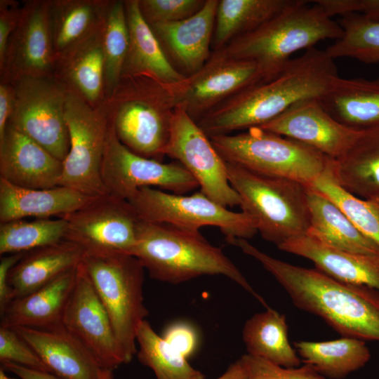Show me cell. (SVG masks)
Listing matches in <instances>:
<instances>
[{"instance_id":"cell-37","label":"cell","mask_w":379,"mask_h":379,"mask_svg":"<svg viewBox=\"0 0 379 379\" xmlns=\"http://www.w3.org/2000/svg\"><path fill=\"white\" fill-rule=\"evenodd\" d=\"M67 222L63 218L33 221L13 220L0 224L1 255L27 253L65 239Z\"/></svg>"},{"instance_id":"cell-32","label":"cell","mask_w":379,"mask_h":379,"mask_svg":"<svg viewBox=\"0 0 379 379\" xmlns=\"http://www.w3.org/2000/svg\"><path fill=\"white\" fill-rule=\"evenodd\" d=\"M242 338L250 355L286 368L298 367L301 364L289 342L285 316L270 307L245 322Z\"/></svg>"},{"instance_id":"cell-29","label":"cell","mask_w":379,"mask_h":379,"mask_svg":"<svg viewBox=\"0 0 379 379\" xmlns=\"http://www.w3.org/2000/svg\"><path fill=\"white\" fill-rule=\"evenodd\" d=\"M321 101L331 116L348 128L364 131L379 126V77H340Z\"/></svg>"},{"instance_id":"cell-40","label":"cell","mask_w":379,"mask_h":379,"mask_svg":"<svg viewBox=\"0 0 379 379\" xmlns=\"http://www.w3.org/2000/svg\"><path fill=\"white\" fill-rule=\"evenodd\" d=\"M206 0H138L140 11L149 25L185 20L195 14Z\"/></svg>"},{"instance_id":"cell-2","label":"cell","mask_w":379,"mask_h":379,"mask_svg":"<svg viewBox=\"0 0 379 379\" xmlns=\"http://www.w3.org/2000/svg\"><path fill=\"white\" fill-rule=\"evenodd\" d=\"M232 245L258 260L298 309L324 320L343 337L379 342V291L338 281L317 269L294 265L261 251L247 239Z\"/></svg>"},{"instance_id":"cell-35","label":"cell","mask_w":379,"mask_h":379,"mask_svg":"<svg viewBox=\"0 0 379 379\" xmlns=\"http://www.w3.org/2000/svg\"><path fill=\"white\" fill-rule=\"evenodd\" d=\"M136 342L139 361L152 369L157 379H205V375L159 335L145 319L138 328Z\"/></svg>"},{"instance_id":"cell-36","label":"cell","mask_w":379,"mask_h":379,"mask_svg":"<svg viewBox=\"0 0 379 379\" xmlns=\"http://www.w3.org/2000/svg\"><path fill=\"white\" fill-rule=\"evenodd\" d=\"M102 45L105 100L121 79L128 50L129 34L124 0L109 1L102 26Z\"/></svg>"},{"instance_id":"cell-11","label":"cell","mask_w":379,"mask_h":379,"mask_svg":"<svg viewBox=\"0 0 379 379\" xmlns=\"http://www.w3.org/2000/svg\"><path fill=\"white\" fill-rule=\"evenodd\" d=\"M10 84L14 91V105L8 126L63 161L69 149L65 88L53 76L22 77Z\"/></svg>"},{"instance_id":"cell-4","label":"cell","mask_w":379,"mask_h":379,"mask_svg":"<svg viewBox=\"0 0 379 379\" xmlns=\"http://www.w3.org/2000/svg\"><path fill=\"white\" fill-rule=\"evenodd\" d=\"M294 1L254 30L231 41L223 49L229 55L255 62L265 80L278 74L302 49L319 41L338 39L343 29L317 4Z\"/></svg>"},{"instance_id":"cell-20","label":"cell","mask_w":379,"mask_h":379,"mask_svg":"<svg viewBox=\"0 0 379 379\" xmlns=\"http://www.w3.org/2000/svg\"><path fill=\"white\" fill-rule=\"evenodd\" d=\"M62 173L60 161L36 142L7 126L0 140V178L28 189L59 186Z\"/></svg>"},{"instance_id":"cell-17","label":"cell","mask_w":379,"mask_h":379,"mask_svg":"<svg viewBox=\"0 0 379 379\" xmlns=\"http://www.w3.org/2000/svg\"><path fill=\"white\" fill-rule=\"evenodd\" d=\"M47 4L48 0L22 3L20 20L0 64V82L10 84L22 77L52 76L55 55Z\"/></svg>"},{"instance_id":"cell-13","label":"cell","mask_w":379,"mask_h":379,"mask_svg":"<svg viewBox=\"0 0 379 379\" xmlns=\"http://www.w3.org/2000/svg\"><path fill=\"white\" fill-rule=\"evenodd\" d=\"M101 176L108 194L126 200L142 187H157L173 194H185L199 187L179 162L165 164L131 151L118 139L110 123Z\"/></svg>"},{"instance_id":"cell-38","label":"cell","mask_w":379,"mask_h":379,"mask_svg":"<svg viewBox=\"0 0 379 379\" xmlns=\"http://www.w3.org/2000/svg\"><path fill=\"white\" fill-rule=\"evenodd\" d=\"M342 36L325 51L334 60L350 58L364 63L379 62V22L360 14H348L338 21Z\"/></svg>"},{"instance_id":"cell-3","label":"cell","mask_w":379,"mask_h":379,"mask_svg":"<svg viewBox=\"0 0 379 379\" xmlns=\"http://www.w3.org/2000/svg\"><path fill=\"white\" fill-rule=\"evenodd\" d=\"M132 255L154 279L177 284L204 275H223L269 307L222 249L209 244L200 232L140 220Z\"/></svg>"},{"instance_id":"cell-39","label":"cell","mask_w":379,"mask_h":379,"mask_svg":"<svg viewBox=\"0 0 379 379\" xmlns=\"http://www.w3.org/2000/svg\"><path fill=\"white\" fill-rule=\"evenodd\" d=\"M331 164L310 187L336 203L358 229L379 247V197L364 199L347 192L333 178Z\"/></svg>"},{"instance_id":"cell-43","label":"cell","mask_w":379,"mask_h":379,"mask_svg":"<svg viewBox=\"0 0 379 379\" xmlns=\"http://www.w3.org/2000/svg\"><path fill=\"white\" fill-rule=\"evenodd\" d=\"M333 18L348 14H360L368 20L379 22V0H315Z\"/></svg>"},{"instance_id":"cell-8","label":"cell","mask_w":379,"mask_h":379,"mask_svg":"<svg viewBox=\"0 0 379 379\" xmlns=\"http://www.w3.org/2000/svg\"><path fill=\"white\" fill-rule=\"evenodd\" d=\"M82 265L110 318L126 364L137 353L136 334L149 314L144 304L145 268L134 255L85 253Z\"/></svg>"},{"instance_id":"cell-25","label":"cell","mask_w":379,"mask_h":379,"mask_svg":"<svg viewBox=\"0 0 379 379\" xmlns=\"http://www.w3.org/2000/svg\"><path fill=\"white\" fill-rule=\"evenodd\" d=\"M85 253L82 246L67 239L25 253L8 274L11 300L76 269L83 261Z\"/></svg>"},{"instance_id":"cell-44","label":"cell","mask_w":379,"mask_h":379,"mask_svg":"<svg viewBox=\"0 0 379 379\" xmlns=\"http://www.w3.org/2000/svg\"><path fill=\"white\" fill-rule=\"evenodd\" d=\"M177 352L185 358L197 349L198 340L194 328L184 322L168 326L162 336Z\"/></svg>"},{"instance_id":"cell-28","label":"cell","mask_w":379,"mask_h":379,"mask_svg":"<svg viewBox=\"0 0 379 379\" xmlns=\"http://www.w3.org/2000/svg\"><path fill=\"white\" fill-rule=\"evenodd\" d=\"M310 227L307 234L331 247L379 256V247L365 236L333 200L308 186Z\"/></svg>"},{"instance_id":"cell-26","label":"cell","mask_w":379,"mask_h":379,"mask_svg":"<svg viewBox=\"0 0 379 379\" xmlns=\"http://www.w3.org/2000/svg\"><path fill=\"white\" fill-rule=\"evenodd\" d=\"M95 197L63 186L39 190L20 187L0 178V222L27 217L60 218L79 209Z\"/></svg>"},{"instance_id":"cell-46","label":"cell","mask_w":379,"mask_h":379,"mask_svg":"<svg viewBox=\"0 0 379 379\" xmlns=\"http://www.w3.org/2000/svg\"><path fill=\"white\" fill-rule=\"evenodd\" d=\"M25 253L8 254L0 260V311L11 301V291L8 284L10 270L18 262Z\"/></svg>"},{"instance_id":"cell-50","label":"cell","mask_w":379,"mask_h":379,"mask_svg":"<svg viewBox=\"0 0 379 379\" xmlns=\"http://www.w3.org/2000/svg\"><path fill=\"white\" fill-rule=\"evenodd\" d=\"M0 379H15V378L8 377L6 374L5 370L3 369L2 368H1V369H0Z\"/></svg>"},{"instance_id":"cell-22","label":"cell","mask_w":379,"mask_h":379,"mask_svg":"<svg viewBox=\"0 0 379 379\" xmlns=\"http://www.w3.org/2000/svg\"><path fill=\"white\" fill-rule=\"evenodd\" d=\"M102 26L56 55L52 74L67 92L93 107L105 100Z\"/></svg>"},{"instance_id":"cell-7","label":"cell","mask_w":379,"mask_h":379,"mask_svg":"<svg viewBox=\"0 0 379 379\" xmlns=\"http://www.w3.org/2000/svg\"><path fill=\"white\" fill-rule=\"evenodd\" d=\"M226 164L230 183L241 200L239 206L253 218L265 240L278 246L287 239L307 234L308 186Z\"/></svg>"},{"instance_id":"cell-9","label":"cell","mask_w":379,"mask_h":379,"mask_svg":"<svg viewBox=\"0 0 379 379\" xmlns=\"http://www.w3.org/2000/svg\"><path fill=\"white\" fill-rule=\"evenodd\" d=\"M127 201L138 218L149 222L168 224L194 233L204 226H215L225 239L248 240L258 232L248 214L231 211L201 192L187 196L146 187L138 189Z\"/></svg>"},{"instance_id":"cell-31","label":"cell","mask_w":379,"mask_h":379,"mask_svg":"<svg viewBox=\"0 0 379 379\" xmlns=\"http://www.w3.org/2000/svg\"><path fill=\"white\" fill-rule=\"evenodd\" d=\"M109 1L48 0V18L55 55L98 29Z\"/></svg>"},{"instance_id":"cell-10","label":"cell","mask_w":379,"mask_h":379,"mask_svg":"<svg viewBox=\"0 0 379 379\" xmlns=\"http://www.w3.org/2000/svg\"><path fill=\"white\" fill-rule=\"evenodd\" d=\"M65 117L69 135V149L62 161L59 186L89 197L108 192L102 182L101 167L109 126L101 106L93 107L67 92Z\"/></svg>"},{"instance_id":"cell-15","label":"cell","mask_w":379,"mask_h":379,"mask_svg":"<svg viewBox=\"0 0 379 379\" xmlns=\"http://www.w3.org/2000/svg\"><path fill=\"white\" fill-rule=\"evenodd\" d=\"M60 218L67 222L65 239L78 244L86 252L132 255L140 219L126 199L109 194L96 197Z\"/></svg>"},{"instance_id":"cell-49","label":"cell","mask_w":379,"mask_h":379,"mask_svg":"<svg viewBox=\"0 0 379 379\" xmlns=\"http://www.w3.org/2000/svg\"><path fill=\"white\" fill-rule=\"evenodd\" d=\"M216 379H247V373L241 358L230 365L226 371Z\"/></svg>"},{"instance_id":"cell-34","label":"cell","mask_w":379,"mask_h":379,"mask_svg":"<svg viewBox=\"0 0 379 379\" xmlns=\"http://www.w3.org/2000/svg\"><path fill=\"white\" fill-rule=\"evenodd\" d=\"M294 0H219L213 36V51L258 28Z\"/></svg>"},{"instance_id":"cell-1","label":"cell","mask_w":379,"mask_h":379,"mask_svg":"<svg viewBox=\"0 0 379 379\" xmlns=\"http://www.w3.org/2000/svg\"><path fill=\"white\" fill-rule=\"evenodd\" d=\"M339 77L335 60L313 47L273 78L241 91L197 123L208 137L260 127L300 100L321 99Z\"/></svg>"},{"instance_id":"cell-48","label":"cell","mask_w":379,"mask_h":379,"mask_svg":"<svg viewBox=\"0 0 379 379\" xmlns=\"http://www.w3.org/2000/svg\"><path fill=\"white\" fill-rule=\"evenodd\" d=\"M2 368L15 374L20 379H61L51 373L36 371L13 363L3 364Z\"/></svg>"},{"instance_id":"cell-18","label":"cell","mask_w":379,"mask_h":379,"mask_svg":"<svg viewBox=\"0 0 379 379\" xmlns=\"http://www.w3.org/2000/svg\"><path fill=\"white\" fill-rule=\"evenodd\" d=\"M260 127L302 142L334 160L344 156L363 131L337 121L319 98L300 100Z\"/></svg>"},{"instance_id":"cell-30","label":"cell","mask_w":379,"mask_h":379,"mask_svg":"<svg viewBox=\"0 0 379 379\" xmlns=\"http://www.w3.org/2000/svg\"><path fill=\"white\" fill-rule=\"evenodd\" d=\"M331 174L359 198L379 197V126L363 131L344 156L333 160Z\"/></svg>"},{"instance_id":"cell-14","label":"cell","mask_w":379,"mask_h":379,"mask_svg":"<svg viewBox=\"0 0 379 379\" xmlns=\"http://www.w3.org/2000/svg\"><path fill=\"white\" fill-rule=\"evenodd\" d=\"M164 155L178 161L197 180L201 192L224 207L240 206L227 164L209 137L183 109L175 108Z\"/></svg>"},{"instance_id":"cell-47","label":"cell","mask_w":379,"mask_h":379,"mask_svg":"<svg viewBox=\"0 0 379 379\" xmlns=\"http://www.w3.org/2000/svg\"><path fill=\"white\" fill-rule=\"evenodd\" d=\"M14 105V91L11 84L0 82V140L5 134Z\"/></svg>"},{"instance_id":"cell-23","label":"cell","mask_w":379,"mask_h":379,"mask_svg":"<svg viewBox=\"0 0 379 379\" xmlns=\"http://www.w3.org/2000/svg\"><path fill=\"white\" fill-rule=\"evenodd\" d=\"M277 247L311 260L316 269L338 281L379 291V256L337 249L307 234L287 239Z\"/></svg>"},{"instance_id":"cell-16","label":"cell","mask_w":379,"mask_h":379,"mask_svg":"<svg viewBox=\"0 0 379 379\" xmlns=\"http://www.w3.org/2000/svg\"><path fill=\"white\" fill-rule=\"evenodd\" d=\"M62 324L105 368L113 371L126 364L108 313L82 263L77 267Z\"/></svg>"},{"instance_id":"cell-33","label":"cell","mask_w":379,"mask_h":379,"mask_svg":"<svg viewBox=\"0 0 379 379\" xmlns=\"http://www.w3.org/2000/svg\"><path fill=\"white\" fill-rule=\"evenodd\" d=\"M304 364L312 366L324 378L343 379L366 365L371 352L366 343L351 337L328 341L294 342Z\"/></svg>"},{"instance_id":"cell-6","label":"cell","mask_w":379,"mask_h":379,"mask_svg":"<svg viewBox=\"0 0 379 379\" xmlns=\"http://www.w3.org/2000/svg\"><path fill=\"white\" fill-rule=\"evenodd\" d=\"M223 160L260 175L312 186L332 159L293 139L260 127L244 133L209 137Z\"/></svg>"},{"instance_id":"cell-24","label":"cell","mask_w":379,"mask_h":379,"mask_svg":"<svg viewBox=\"0 0 379 379\" xmlns=\"http://www.w3.org/2000/svg\"><path fill=\"white\" fill-rule=\"evenodd\" d=\"M129 45L121 77L145 76L163 84L180 81L185 75L171 62L151 26L142 17L138 0H124Z\"/></svg>"},{"instance_id":"cell-5","label":"cell","mask_w":379,"mask_h":379,"mask_svg":"<svg viewBox=\"0 0 379 379\" xmlns=\"http://www.w3.org/2000/svg\"><path fill=\"white\" fill-rule=\"evenodd\" d=\"M100 106L124 145L162 161L175 109L164 84L145 76L122 77Z\"/></svg>"},{"instance_id":"cell-21","label":"cell","mask_w":379,"mask_h":379,"mask_svg":"<svg viewBox=\"0 0 379 379\" xmlns=\"http://www.w3.org/2000/svg\"><path fill=\"white\" fill-rule=\"evenodd\" d=\"M219 0H206L202 8L185 20L150 25L165 53L185 76L199 70L211 56Z\"/></svg>"},{"instance_id":"cell-42","label":"cell","mask_w":379,"mask_h":379,"mask_svg":"<svg viewBox=\"0 0 379 379\" xmlns=\"http://www.w3.org/2000/svg\"><path fill=\"white\" fill-rule=\"evenodd\" d=\"M240 358L246 370L247 379H326L308 364L286 368L248 354Z\"/></svg>"},{"instance_id":"cell-27","label":"cell","mask_w":379,"mask_h":379,"mask_svg":"<svg viewBox=\"0 0 379 379\" xmlns=\"http://www.w3.org/2000/svg\"><path fill=\"white\" fill-rule=\"evenodd\" d=\"M77 267L39 289L10 301L0 311L1 326L49 328L62 325L65 308L76 280Z\"/></svg>"},{"instance_id":"cell-41","label":"cell","mask_w":379,"mask_h":379,"mask_svg":"<svg viewBox=\"0 0 379 379\" xmlns=\"http://www.w3.org/2000/svg\"><path fill=\"white\" fill-rule=\"evenodd\" d=\"M0 361L13 363L36 371L49 369L35 350L13 328L0 326Z\"/></svg>"},{"instance_id":"cell-19","label":"cell","mask_w":379,"mask_h":379,"mask_svg":"<svg viewBox=\"0 0 379 379\" xmlns=\"http://www.w3.org/2000/svg\"><path fill=\"white\" fill-rule=\"evenodd\" d=\"M35 350L50 373L61 379H114L112 371L62 325L49 328H13Z\"/></svg>"},{"instance_id":"cell-45","label":"cell","mask_w":379,"mask_h":379,"mask_svg":"<svg viewBox=\"0 0 379 379\" xmlns=\"http://www.w3.org/2000/svg\"><path fill=\"white\" fill-rule=\"evenodd\" d=\"M22 4L15 0H0V64L3 62L9 38L20 20Z\"/></svg>"},{"instance_id":"cell-12","label":"cell","mask_w":379,"mask_h":379,"mask_svg":"<svg viewBox=\"0 0 379 379\" xmlns=\"http://www.w3.org/2000/svg\"><path fill=\"white\" fill-rule=\"evenodd\" d=\"M264 75L254 62L213 51L196 72L172 84H164L175 108L185 111L196 122L213 108Z\"/></svg>"}]
</instances>
